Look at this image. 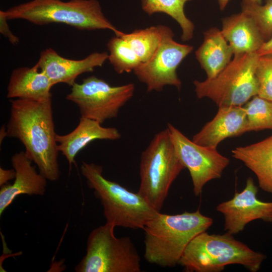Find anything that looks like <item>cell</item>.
<instances>
[{
  "mask_svg": "<svg viewBox=\"0 0 272 272\" xmlns=\"http://www.w3.org/2000/svg\"><path fill=\"white\" fill-rule=\"evenodd\" d=\"M11 102L7 137L22 143L27 157L47 180H58L60 171L52 96L38 100L16 99Z\"/></svg>",
  "mask_w": 272,
  "mask_h": 272,
  "instance_id": "cell-1",
  "label": "cell"
},
{
  "mask_svg": "<svg viewBox=\"0 0 272 272\" xmlns=\"http://www.w3.org/2000/svg\"><path fill=\"white\" fill-rule=\"evenodd\" d=\"M213 223L199 209L176 215L159 212L143 229L145 259L163 267L175 266L190 241Z\"/></svg>",
  "mask_w": 272,
  "mask_h": 272,
  "instance_id": "cell-2",
  "label": "cell"
},
{
  "mask_svg": "<svg viewBox=\"0 0 272 272\" xmlns=\"http://www.w3.org/2000/svg\"><path fill=\"white\" fill-rule=\"evenodd\" d=\"M266 255L235 239L233 235L209 234L195 236L184 250L178 264L188 272H220L230 264H239L256 272Z\"/></svg>",
  "mask_w": 272,
  "mask_h": 272,
  "instance_id": "cell-3",
  "label": "cell"
},
{
  "mask_svg": "<svg viewBox=\"0 0 272 272\" xmlns=\"http://www.w3.org/2000/svg\"><path fill=\"white\" fill-rule=\"evenodd\" d=\"M8 20L23 19L38 25L65 24L81 30H118L105 16L97 0H32L5 11Z\"/></svg>",
  "mask_w": 272,
  "mask_h": 272,
  "instance_id": "cell-4",
  "label": "cell"
},
{
  "mask_svg": "<svg viewBox=\"0 0 272 272\" xmlns=\"http://www.w3.org/2000/svg\"><path fill=\"white\" fill-rule=\"evenodd\" d=\"M82 174L103 208L107 223L133 229H144L159 212L138 192L105 178L101 166L82 162Z\"/></svg>",
  "mask_w": 272,
  "mask_h": 272,
  "instance_id": "cell-5",
  "label": "cell"
},
{
  "mask_svg": "<svg viewBox=\"0 0 272 272\" xmlns=\"http://www.w3.org/2000/svg\"><path fill=\"white\" fill-rule=\"evenodd\" d=\"M185 168L166 127L155 135L142 154L138 192L160 212L172 184Z\"/></svg>",
  "mask_w": 272,
  "mask_h": 272,
  "instance_id": "cell-6",
  "label": "cell"
},
{
  "mask_svg": "<svg viewBox=\"0 0 272 272\" xmlns=\"http://www.w3.org/2000/svg\"><path fill=\"white\" fill-rule=\"evenodd\" d=\"M259 56L256 52L234 55L216 77L203 81L194 80L197 97L209 98L219 107L242 106L258 95L255 70Z\"/></svg>",
  "mask_w": 272,
  "mask_h": 272,
  "instance_id": "cell-7",
  "label": "cell"
},
{
  "mask_svg": "<svg viewBox=\"0 0 272 272\" xmlns=\"http://www.w3.org/2000/svg\"><path fill=\"white\" fill-rule=\"evenodd\" d=\"M115 227L106 223L91 232L86 253L76 266V271H141V257L131 239L116 237Z\"/></svg>",
  "mask_w": 272,
  "mask_h": 272,
  "instance_id": "cell-8",
  "label": "cell"
},
{
  "mask_svg": "<svg viewBox=\"0 0 272 272\" xmlns=\"http://www.w3.org/2000/svg\"><path fill=\"white\" fill-rule=\"evenodd\" d=\"M134 85L129 83L112 86L95 76L75 83L66 99L78 107L81 117L96 120L102 124L117 116L119 110L133 96Z\"/></svg>",
  "mask_w": 272,
  "mask_h": 272,
  "instance_id": "cell-9",
  "label": "cell"
},
{
  "mask_svg": "<svg viewBox=\"0 0 272 272\" xmlns=\"http://www.w3.org/2000/svg\"><path fill=\"white\" fill-rule=\"evenodd\" d=\"M170 28L166 26L154 54L133 71L138 80L146 85L148 92H161L167 85L174 86L179 90L181 88V82L177 76V69L193 47L177 42Z\"/></svg>",
  "mask_w": 272,
  "mask_h": 272,
  "instance_id": "cell-10",
  "label": "cell"
},
{
  "mask_svg": "<svg viewBox=\"0 0 272 272\" xmlns=\"http://www.w3.org/2000/svg\"><path fill=\"white\" fill-rule=\"evenodd\" d=\"M167 128L177 156L189 172L193 193L197 196L207 182L222 176L230 160L217 149L195 143L172 124L168 123Z\"/></svg>",
  "mask_w": 272,
  "mask_h": 272,
  "instance_id": "cell-11",
  "label": "cell"
},
{
  "mask_svg": "<svg viewBox=\"0 0 272 272\" xmlns=\"http://www.w3.org/2000/svg\"><path fill=\"white\" fill-rule=\"evenodd\" d=\"M258 191L253 179L249 177L242 191L236 192L231 199L217 206V211L224 216L226 233L236 235L256 220L272 223V201L259 200Z\"/></svg>",
  "mask_w": 272,
  "mask_h": 272,
  "instance_id": "cell-12",
  "label": "cell"
},
{
  "mask_svg": "<svg viewBox=\"0 0 272 272\" xmlns=\"http://www.w3.org/2000/svg\"><path fill=\"white\" fill-rule=\"evenodd\" d=\"M108 58L106 52H96L81 59H71L60 56L55 50L48 48L41 52L36 64L53 85L64 83L72 87L78 76L102 66Z\"/></svg>",
  "mask_w": 272,
  "mask_h": 272,
  "instance_id": "cell-13",
  "label": "cell"
},
{
  "mask_svg": "<svg viewBox=\"0 0 272 272\" xmlns=\"http://www.w3.org/2000/svg\"><path fill=\"white\" fill-rule=\"evenodd\" d=\"M11 162L16 175L13 184H4L0 190V215L21 194L42 195L47 179L38 172L25 151L15 154Z\"/></svg>",
  "mask_w": 272,
  "mask_h": 272,
  "instance_id": "cell-14",
  "label": "cell"
},
{
  "mask_svg": "<svg viewBox=\"0 0 272 272\" xmlns=\"http://www.w3.org/2000/svg\"><path fill=\"white\" fill-rule=\"evenodd\" d=\"M246 125L244 107H219L213 119L194 134L192 140L199 145L217 149L219 144L225 139L246 132Z\"/></svg>",
  "mask_w": 272,
  "mask_h": 272,
  "instance_id": "cell-15",
  "label": "cell"
},
{
  "mask_svg": "<svg viewBox=\"0 0 272 272\" xmlns=\"http://www.w3.org/2000/svg\"><path fill=\"white\" fill-rule=\"evenodd\" d=\"M120 132L115 127H105L100 122L81 117L77 126L64 135L56 134L59 152L67 159L70 168L75 163L77 155L91 142L97 140L115 141L120 139Z\"/></svg>",
  "mask_w": 272,
  "mask_h": 272,
  "instance_id": "cell-16",
  "label": "cell"
},
{
  "mask_svg": "<svg viewBox=\"0 0 272 272\" xmlns=\"http://www.w3.org/2000/svg\"><path fill=\"white\" fill-rule=\"evenodd\" d=\"M221 31L234 55L256 52L265 42L253 20L242 11L224 18Z\"/></svg>",
  "mask_w": 272,
  "mask_h": 272,
  "instance_id": "cell-17",
  "label": "cell"
},
{
  "mask_svg": "<svg viewBox=\"0 0 272 272\" xmlns=\"http://www.w3.org/2000/svg\"><path fill=\"white\" fill-rule=\"evenodd\" d=\"M54 85L46 74L35 64L31 67H20L14 70L7 87L10 99L41 100L52 96Z\"/></svg>",
  "mask_w": 272,
  "mask_h": 272,
  "instance_id": "cell-18",
  "label": "cell"
},
{
  "mask_svg": "<svg viewBox=\"0 0 272 272\" xmlns=\"http://www.w3.org/2000/svg\"><path fill=\"white\" fill-rule=\"evenodd\" d=\"M232 154L255 174L261 189L272 194V135L257 143L237 147Z\"/></svg>",
  "mask_w": 272,
  "mask_h": 272,
  "instance_id": "cell-19",
  "label": "cell"
},
{
  "mask_svg": "<svg viewBox=\"0 0 272 272\" xmlns=\"http://www.w3.org/2000/svg\"><path fill=\"white\" fill-rule=\"evenodd\" d=\"M195 54L207 79H211L229 63L233 52L221 30L213 27L204 33L203 41Z\"/></svg>",
  "mask_w": 272,
  "mask_h": 272,
  "instance_id": "cell-20",
  "label": "cell"
},
{
  "mask_svg": "<svg viewBox=\"0 0 272 272\" xmlns=\"http://www.w3.org/2000/svg\"><path fill=\"white\" fill-rule=\"evenodd\" d=\"M192 0H142V10L148 15L163 13L174 19L182 30L181 40L188 41L193 37L194 25L184 13L185 4Z\"/></svg>",
  "mask_w": 272,
  "mask_h": 272,
  "instance_id": "cell-21",
  "label": "cell"
},
{
  "mask_svg": "<svg viewBox=\"0 0 272 272\" xmlns=\"http://www.w3.org/2000/svg\"><path fill=\"white\" fill-rule=\"evenodd\" d=\"M166 26L158 25L143 29H136L120 36L135 52L141 63L148 61L159 46Z\"/></svg>",
  "mask_w": 272,
  "mask_h": 272,
  "instance_id": "cell-22",
  "label": "cell"
},
{
  "mask_svg": "<svg viewBox=\"0 0 272 272\" xmlns=\"http://www.w3.org/2000/svg\"><path fill=\"white\" fill-rule=\"evenodd\" d=\"M107 46L109 52L108 59L117 73L133 71L141 63L135 52L121 37L111 38Z\"/></svg>",
  "mask_w": 272,
  "mask_h": 272,
  "instance_id": "cell-23",
  "label": "cell"
},
{
  "mask_svg": "<svg viewBox=\"0 0 272 272\" xmlns=\"http://www.w3.org/2000/svg\"><path fill=\"white\" fill-rule=\"evenodd\" d=\"M247 118L246 132L272 129V102L258 95L243 106Z\"/></svg>",
  "mask_w": 272,
  "mask_h": 272,
  "instance_id": "cell-24",
  "label": "cell"
},
{
  "mask_svg": "<svg viewBox=\"0 0 272 272\" xmlns=\"http://www.w3.org/2000/svg\"><path fill=\"white\" fill-rule=\"evenodd\" d=\"M264 4L242 1V12L254 21L264 41L272 37V0H265Z\"/></svg>",
  "mask_w": 272,
  "mask_h": 272,
  "instance_id": "cell-25",
  "label": "cell"
},
{
  "mask_svg": "<svg viewBox=\"0 0 272 272\" xmlns=\"http://www.w3.org/2000/svg\"><path fill=\"white\" fill-rule=\"evenodd\" d=\"M258 96L272 102V54L259 56L255 70Z\"/></svg>",
  "mask_w": 272,
  "mask_h": 272,
  "instance_id": "cell-26",
  "label": "cell"
},
{
  "mask_svg": "<svg viewBox=\"0 0 272 272\" xmlns=\"http://www.w3.org/2000/svg\"><path fill=\"white\" fill-rule=\"evenodd\" d=\"M8 19L5 11H0V32L10 42L14 45L18 44L20 41L18 37L15 35L11 31L7 23Z\"/></svg>",
  "mask_w": 272,
  "mask_h": 272,
  "instance_id": "cell-27",
  "label": "cell"
},
{
  "mask_svg": "<svg viewBox=\"0 0 272 272\" xmlns=\"http://www.w3.org/2000/svg\"><path fill=\"white\" fill-rule=\"evenodd\" d=\"M16 175L15 170L13 169L6 170L0 168V185L3 186L9 180L15 178Z\"/></svg>",
  "mask_w": 272,
  "mask_h": 272,
  "instance_id": "cell-28",
  "label": "cell"
},
{
  "mask_svg": "<svg viewBox=\"0 0 272 272\" xmlns=\"http://www.w3.org/2000/svg\"><path fill=\"white\" fill-rule=\"evenodd\" d=\"M256 53L259 56L272 54V37L264 42Z\"/></svg>",
  "mask_w": 272,
  "mask_h": 272,
  "instance_id": "cell-29",
  "label": "cell"
},
{
  "mask_svg": "<svg viewBox=\"0 0 272 272\" xmlns=\"http://www.w3.org/2000/svg\"><path fill=\"white\" fill-rule=\"evenodd\" d=\"M221 10H224L230 0H217Z\"/></svg>",
  "mask_w": 272,
  "mask_h": 272,
  "instance_id": "cell-30",
  "label": "cell"
},
{
  "mask_svg": "<svg viewBox=\"0 0 272 272\" xmlns=\"http://www.w3.org/2000/svg\"><path fill=\"white\" fill-rule=\"evenodd\" d=\"M7 137V133L6 127H5V125H3L1 129V132H0L1 144H2V142L3 141L4 139Z\"/></svg>",
  "mask_w": 272,
  "mask_h": 272,
  "instance_id": "cell-31",
  "label": "cell"
},
{
  "mask_svg": "<svg viewBox=\"0 0 272 272\" xmlns=\"http://www.w3.org/2000/svg\"><path fill=\"white\" fill-rule=\"evenodd\" d=\"M243 1L251 3H255L258 4H261L262 0H242Z\"/></svg>",
  "mask_w": 272,
  "mask_h": 272,
  "instance_id": "cell-32",
  "label": "cell"
}]
</instances>
